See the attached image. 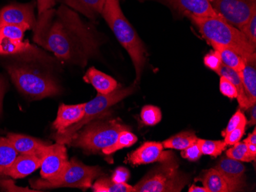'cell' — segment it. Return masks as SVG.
Segmentation results:
<instances>
[{
    "label": "cell",
    "instance_id": "1",
    "mask_svg": "<svg viewBox=\"0 0 256 192\" xmlns=\"http://www.w3.org/2000/svg\"><path fill=\"white\" fill-rule=\"evenodd\" d=\"M32 30L34 42L63 62L84 67L98 55L100 44L96 31L64 4L38 15Z\"/></svg>",
    "mask_w": 256,
    "mask_h": 192
},
{
    "label": "cell",
    "instance_id": "2",
    "mask_svg": "<svg viewBox=\"0 0 256 192\" xmlns=\"http://www.w3.org/2000/svg\"><path fill=\"white\" fill-rule=\"evenodd\" d=\"M188 18L212 46L230 48L240 54L245 61H256V44L238 28L215 17L189 15Z\"/></svg>",
    "mask_w": 256,
    "mask_h": 192
},
{
    "label": "cell",
    "instance_id": "3",
    "mask_svg": "<svg viewBox=\"0 0 256 192\" xmlns=\"http://www.w3.org/2000/svg\"><path fill=\"white\" fill-rule=\"evenodd\" d=\"M102 15L132 58L136 73L134 83L138 84L140 81L146 61V51L143 41L125 17L119 0H107Z\"/></svg>",
    "mask_w": 256,
    "mask_h": 192
},
{
    "label": "cell",
    "instance_id": "4",
    "mask_svg": "<svg viewBox=\"0 0 256 192\" xmlns=\"http://www.w3.org/2000/svg\"><path fill=\"white\" fill-rule=\"evenodd\" d=\"M108 115L99 117L86 124L68 145L82 149L88 154H96L112 146L119 134L124 130H130V127L118 119L108 118Z\"/></svg>",
    "mask_w": 256,
    "mask_h": 192
},
{
    "label": "cell",
    "instance_id": "5",
    "mask_svg": "<svg viewBox=\"0 0 256 192\" xmlns=\"http://www.w3.org/2000/svg\"><path fill=\"white\" fill-rule=\"evenodd\" d=\"M6 70L20 92L34 100L58 95L61 89L50 74L26 64H10Z\"/></svg>",
    "mask_w": 256,
    "mask_h": 192
},
{
    "label": "cell",
    "instance_id": "6",
    "mask_svg": "<svg viewBox=\"0 0 256 192\" xmlns=\"http://www.w3.org/2000/svg\"><path fill=\"white\" fill-rule=\"evenodd\" d=\"M136 88V83H134L129 87H122L119 85L113 92L108 94H98L93 100L86 103L84 107V114L80 121L76 123L72 127L66 129L61 133H56L53 139L56 143L62 144H68L74 135L82 128L83 127L99 117L108 115L109 108L122 101L128 96L132 95L134 93Z\"/></svg>",
    "mask_w": 256,
    "mask_h": 192
},
{
    "label": "cell",
    "instance_id": "7",
    "mask_svg": "<svg viewBox=\"0 0 256 192\" xmlns=\"http://www.w3.org/2000/svg\"><path fill=\"white\" fill-rule=\"evenodd\" d=\"M189 176L179 170L175 156L160 163L138 184L135 192H180L189 183Z\"/></svg>",
    "mask_w": 256,
    "mask_h": 192
},
{
    "label": "cell",
    "instance_id": "8",
    "mask_svg": "<svg viewBox=\"0 0 256 192\" xmlns=\"http://www.w3.org/2000/svg\"><path fill=\"white\" fill-rule=\"evenodd\" d=\"M102 175V169L98 166H86L72 159L69 161L64 173L56 180L50 182L43 179H36L30 181V185L38 192L58 188H77L86 191L92 188L94 179Z\"/></svg>",
    "mask_w": 256,
    "mask_h": 192
},
{
    "label": "cell",
    "instance_id": "9",
    "mask_svg": "<svg viewBox=\"0 0 256 192\" xmlns=\"http://www.w3.org/2000/svg\"><path fill=\"white\" fill-rule=\"evenodd\" d=\"M210 2L224 21L240 30L256 11V0H210Z\"/></svg>",
    "mask_w": 256,
    "mask_h": 192
},
{
    "label": "cell",
    "instance_id": "10",
    "mask_svg": "<svg viewBox=\"0 0 256 192\" xmlns=\"http://www.w3.org/2000/svg\"><path fill=\"white\" fill-rule=\"evenodd\" d=\"M0 55L14 56L25 61H37L48 65L56 63V59L28 40L0 38Z\"/></svg>",
    "mask_w": 256,
    "mask_h": 192
},
{
    "label": "cell",
    "instance_id": "11",
    "mask_svg": "<svg viewBox=\"0 0 256 192\" xmlns=\"http://www.w3.org/2000/svg\"><path fill=\"white\" fill-rule=\"evenodd\" d=\"M68 163L66 145L58 143L50 145L42 157V179L50 182L56 180L64 173Z\"/></svg>",
    "mask_w": 256,
    "mask_h": 192
},
{
    "label": "cell",
    "instance_id": "12",
    "mask_svg": "<svg viewBox=\"0 0 256 192\" xmlns=\"http://www.w3.org/2000/svg\"><path fill=\"white\" fill-rule=\"evenodd\" d=\"M36 2L14 3L0 9V25H16L33 29L36 25L37 18L34 15Z\"/></svg>",
    "mask_w": 256,
    "mask_h": 192
},
{
    "label": "cell",
    "instance_id": "13",
    "mask_svg": "<svg viewBox=\"0 0 256 192\" xmlns=\"http://www.w3.org/2000/svg\"><path fill=\"white\" fill-rule=\"evenodd\" d=\"M170 7L178 13L188 17L195 16L215 17L221 18L212 8L210 0H154Z\"/></svg>",
    "mask_w": 256,
    "mask_h": 192
},
{
    "label": "cell",
    "instance_id": "14",
    "mask_svg": "<svg viewBox=\"0 0 256 192\" xmlns=\"http://www.w3.org/2000/svg\"><path fill=\"white\" fill-rule=\"evenodd\" d=\"M174 156L172 152L164 151L162 143L156 142H146L135 151L128 155L126 163L133 166L161 163Z\"/></svg>",
    "mask_w": 256,
    "mask_h": 192
},
{
    "label": "cell",
    "instance_id": "15",
    "mask_svg": "<svg viewBox=\"0 0 256 192\" xmlns=\"http://www.w3.org/2000/svg\"><path fill=\"white\" fill-rule=\"evenodd\" d=\"M6 137L18 154L34 155L41 159L46 147L51 145L50 143L28 137L26 135L10 133L7 134Z\"/></svg>",
    "mask_w": 256,
    "mask_h": 192
},
{
    "label": "cell",
    "instance_id": "16",
    "mask_svg": "<svg viewBox=\"0 0 256 192\" xmlns=\"http://www.w3.org/2000/svg\"><path fill=\"white\" fill-rule=\"evenodd\" d=\"M201 181L208 192H242L244 189V186L232 182L216 169L207 170Z\"/></svg>",
    "mask_w": 256,
    "mask_h": 192
},
{
    "label": "cell",
    "instance_id": "17",
    "mask_svg": "<svg viewBox=\"0 0 256 192\" xmlns=\"http://www.w3.org/2000/svg\"><path fill=\"white\" fill-rule=\"evenodd\" d=\"M42 159L34 155H18L6 169L5 176L14 179H23L36 171L41 166Z\"/></svg>",
    "mask_w": 256,
    "mask_h": 192
},
{
    "label": "cell",
    "instance_id": "18",
    "mask_svg": "<svg viewBox=\"0 0 256 192\" xmlns=\"http://www.w3.org/2000/svg\"><path fill=\"white\" fill-rule=\"evenodd\" d=\"M86 104L76 105L61 104L58 110L57 117L53 123V127L57 130V133H61L66 129L76 124L82 119L84 114Z\"/></svg>",
    "mask_w": 256,
    "mask_h": 192
},
{
    "label": "cell",
    "instance_id": "19",
    "mask_svg": "<svg viewBox=\"0 0 256 192\" xmlns=\"http://www.w3.org/2000/svg\"><path fill=\"white\" fill-rule=\"evenodd\" d=\"M84 82L92 84L97 90L98 94H108L113 92L119 87L118 83L110 76L90 67L83 77Z\"/></svg>",
    "mask_w": 256,
    "mask_h": 192
},
{
    "label": "cell",
    "instance_id": "20",
    "mask_svg": "<svg viewBox=\"0 0 256 192\" xmlns=\"http://www.w3.org/2000/svg\"><path fill=\"white\" fill-rule=\"evenodd\" d=\"M214 169L232 182L245 187L246 167L242 164L241 162L228 157L222 158Z\"/></svg>",
    "mask_w": 256,
    "mask_h": 192
},
{
    "label": "cell",
    "instance_id": "21",
    "mask_svg": "<svg viewBox=\"0 0 256 192\" xmlns=\"http://www.w3.org/2000/svg\"><path fill=\"white\" fill-rule=\"evenodd\" d=\"M106 1L107 0H61L63 4L90 19H96L98 15H102Z\"/></svg>",
    "mask_w": 256,
    "mask_h": 192
},
{
    "label": "cell",
    "instance_id": "22",
    "mask_svg": "<svg viewBox=\"0 0 256 192\" xmlns=\"http://www.w3.org/2000/svg\"><path fill=\"white\" fill-rule=\"evenodd\" d=\"M245 62V66L240 74L247 99L251 107H252L256 103V61Z\"/></svg>",
    "mask_w": 256,
    "mask_h": 192
},
{
    "label": "cell",
    "instance_id": "23",
    "mask_svg": "<svg viewBox=\"0 0 256 192\" xmlns=\"http://www.w3.org/2000/svg\"><path fill=\"white\" fill-rule=\"evenodd\" d=\"M217 74L228 79V81H231L232 84L235 86L237 90V94H238L237 100H238V104H240L241 108L247 110V109L251 107L248 99H247L245 89L243 87L240 72H237V71H234V69L230 68L227 66L222 64Z\"/></svg>",
    "mask_w": 256,
    "mask_h": 192
},
{
    "label": "cell",
    "instance_id": "24",
    "mask_svg": "<svg viewBox=\"0 0 256 192\" xmlns=\"http://www.w3.org/2000/svg\"><path fill=\"white\" fill-rule=\"evenodd\" d=\"M18 155L7 137H0V179L5 176L6 169L14 163Z\"/></svg>",
    "mask_w": 256,
    "mask_h": 192
},
{
    "label": "cell",
    "instance_id": "25",
    "mask_svg": "<svg viewBox=\"0 0 256 192\" xmlns=\"http://www.w3.org/2000/svg\"><path fill=\"white\" fill-rule=\"evenodd\" d=\"M198 140L192 132H182L162 142L164 148L172 150H184L196 142Z\"/></svg>",
    "mask_w": 256,
    "mask_h": 192
},
{
    "label": "cell",
    "instance_id": "26",
    "mask_svg": "<svg viewBox=\"0 0 256 192\" xmlns=\"http://www.w3.org/2000/svg\"><path fill=\"white\" fill-rule=\"evenodd\" d=\"M212 48L220 53L222 64L237 72H240L243 69V67L245 66V60L243 59L240 54L225 47L214 45Z\"/></svg>",
    "mask_w": 256,
    "mask_h": 192
},
{
    "label": "cell",
    "instance_id": "27",
    "mask_svg": "<svg viewBox=\"0 0 256 192\" xmlns=\"http://www.w3.org/2000/svg\"><path fill=\"white\" fill-rule=\"evenodd\" d=\"M94 192H135L133 186L125 183H114L112 179L100 178L92 186Z\"/></svg>",
    "mask_w": 256,
    "mask_h": 192
},
{
    "label": "cell",
    "instance_id": "28",
    "mask_svg": "<svg viewBox=\"0 0 256 192\" xmlns=\"http://www.w3.org/2000/svg\"><path fill=\"white\" fill-rule=\"evenodd\" d=\"M136 141H138V137L136 135L132 133L130 130H124L119 134L115 143L108 148L102 150V153L106 155H112L122 149L128 148L133 146Z\"/></svg>",
    "mask_w": 256,
    "mask_h": 192
},
{
    "label": "cell",
    "instance_id": "29",
    "mask_svg": "<svg viewBox=\"0 0 256 192\" xmlns=\"http://www.w3.org/2000/svg\"><path fill=\"white\" fill-rule=\"evenodd\" d=\"M198 143L200 146L202 155L217 157L222 154L226 148V143L222 140H206L198 139Z\"/></svg>",
    "mask_w": 256,
    "mask_h": 192
},
{
    "label": "cell",
    "instance_id": "30",
    "mask_svg": "<svg viewBox=\"0 0 256 192\" xmlns=\"http://www.w3.org/2000/svg\"><path fill=\"white\" fill-rule=\"evenodd\" d=\"M140 117L145 125L153 127L156 125L162 119V114L159 107L155 106L146 105L142 108Z\"/></svg>",
    "mask_w": 256,
    "mask_h": 192
},
{
    "label": "cell",
    "instance_id": "31",
    "mask_svg": "<svg viewBox=\"0 0 256 192\" xmlns=\"http://www.w3.org/2000/svg\"><path fill=\"white\" fill-rule=\"evenodd\" d=\"M226 157L246 163L253 161L248 153L246 143L244 142H238L234 145V147L228 149L226 151Z\"/></svg>",
    "mask_w": 256,
    "mask_h": 192
},
{
    "label": "cell",
    "instance_id": "32",
    "mask_svg": "<svg viewBox=\"0 0 256 192\" xmlns=\"http://www.w3.org/2000/svg\"><path fill=\"white\" fill-rule=\"evenodd\" d=\"M26 27L16 25H0V38L24 39L26 31H28Z\"/></svg>",
    "mask_w": 256,
    "mask_h": 192
},
{
    "label": "cell",
    "instance_id": "33",
    "mask_svg": "<svg viewBox=\"0 0 256 192\" xmlns=\"http://www.w3.org/2000/svg\"><path fill=\"white\" fill-rule=\"evenodd\" d=\"M247 123H247L246 117L242 112L240 110H237L236 113L230 119L226 128L222 132V137H225L228 133L238 127H246Z\"/></svg>",
    "mask_w": 256,
    "mask_h": 192
},
{
    "label": "cell",
    "instance_id": "34",
    "mask_svg": "<svg viewBox=\"0 0 256 192\" xmlns=\"http://www.w3.org/2000/svg\"><path fill=\"white\" fill-rule=\"evenodd\" d=\"M240 31L253 44H256V11L252 14L248 21L242 27Z\"/></svg>",
    "mask_w": 256,
    "mask_h": 192
},
{
    "label": "cell",
    "instance_id": "35",
    "mask_svg": "<svg viewBox=\"0 0 256 192\" xmlns=\"http://www.w3.org/2000/svg\"><path fill=\"white\" fill-rule=\"evenodd\" d=\"M204 62L206 67H208V69L212 70L216 73H218L220 67L222 64L220 53L216 50H214V51L206 54L204 58Z\"/></svg>",
    "mask_w": 256,
    "mask_h": 192
},
{
    "label": "cell",
    "instance_id": "36",
    "mask_svg": "<svg viewBox=\"0 0 256 192\" xmlns=\"http://www.w3.org/2000/svg\"><path fill=\"white\" fill-rule=\"evenodd\" d=\"M202 155L198 140L192 146H189L188 148L181 152V156L190 162H196L197 160H199Z\"/></svg>",
    "mask_w": 256,
    "mask_h": 192
},
{
    "label": "cell",
    "instance_id": "37",
    "mask_svg": "<svg viewBox=\"0 0 256 192\" xmlns=\"http://www.w3.org/2000/svg\"><path fill=\"white\" fill-rule=\"evenodd\" d=\"M220 90L224 96L230 99L237 98V90L231 81L226 77L220 76Z\"/></svg>",
    "mask_w": 256,
    "mask_h": 192
},
{
    "label": "cell",
    "instance_id": "38",
    "mask_svg": "<svg viewBox=\"0 0 256 192\" xmlns=\"http://www.w3.org/2000/svg\"><path fill=\"white\" fill-rule=\"evenodd\" d=\"M0 189L2 192H36L38 191L16 186L11 179H0Z\"/></svg>",
    "mask_w": 256,
    "mask_h": 192
},
{
    "label": "cell",
    "instance_id": "39",
    "mask_svg": "<svg viewBox=\"0 0 256 192\" xmlns=\"http://www.w3.org/2000/svg\"><path fill=\"white\" fill-rule=\"evenodd\" d=\"M246 127H238L226 134L224 142L226 143L227 146H234L236 143H238L245 133Z\"/></svg>",
    "mask_w": 256,
    "mask_h": 192
},
{
    "label": "cell",
    "instance_id": "40",
    "mask_svg": "<svg viewBox=\"0 0 256 192\" xmlns=\"http://www.w3.org/2000/svg\"><path fill=\"white\" fill-rule=\"evenodd\" d=\"M130 178V172L126 168L119 167L115 170L112 177V180L114 183H125Z\"/></svg>",
    "mask_w": 256,
    "mask_h": 192
},
{
    "label": "cell",
    "instance_id": "41",
    "mask_svg": "<svg viewBox=\"0 0 256 192\" xmlns=\"http://www.w3.org/2000/svg\"><path fill=\"white\" fill-rule=\"evenodd\" d=\"M56 0H37L36 5L38 8V15L46 11L54 8Z\"/></svg>",
    "mask_w": 256,
    "mask_h": 192
},
{
    "label": "cell",
    "instance_id": "42",
    "mask_svg": "<svg viewBox=\"0 0 256 192\" xmlns=\"http://www.w3.org/2000/svg\"><path fill=\"white\" fill-rule=\"evenodd\" d=\"M6 92V84L2 80V77H0V115L2 114V100H4V94Z\"/></svg>",
    "mask_w": 256,
    "mask_h": 192
},
{
    "label": "cell",
    "instance_id": "43",
    "mask_svg": "<svg viewBox=\"0 0 256 192\" xmlns=\"http://www.w3.org/2000/svg\"><path fill=\"white\" fill-rule=\"evenodd\" d=\"M246 145L250 156H251L253 161H254L256 159V145L251 144V143H246Z\"/></svg>",
    "mask_w": 256,
    "mask_h": 192
},
{
    "label": "cell",
    "instance_id": "44",
    "mask_svg": "<svg viewBox=\"0 0 256 192\" xmlns=\"http://www.w3.org/2000/svg\"><path fill=\"white\" fill-rule=\"evenodd\" d=\"M244 143H251V144L256 145V130L254 129L252 133L248 135V137L244 140Z\"/></svg>",
    "mask_w": 256,
    "mask_h": 192
},
{
    "label": "cell",
    "instance_id": "45",
    "mask_svg": "<svg viewBox=\"0 0 256 192\" xmlns=\"http://www.w3.org/2000/svg\"><path fill=\"white\" fill-rule=\"evenodd\" d=\"M189 192H208V190L205 187H200V186H196L195 185H192L190 187Z\"/></svg>",
    "mask_w": 256,
    "mask_h": 192
},
{
    "label": "cell",
    "instance_id": "46",
    "mask_svg": "<svg viewBox=\"0 0 256 192\" xmlns=\"http://www.w3.org/2000/svg\"><path fill=\"white\" fill-rule=\"evenodd\" d=\"M250 125H256V104L252 106V110L251 118H250Z\"/></svg>",
    "mask_w": 256,
    "mask_h": 192
}]
</instances>
